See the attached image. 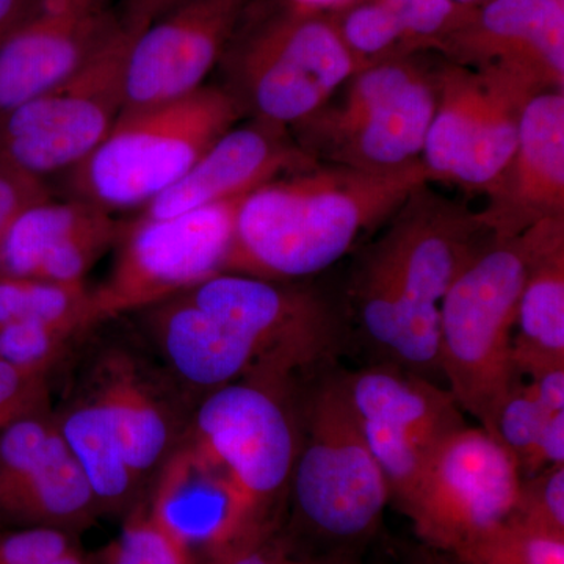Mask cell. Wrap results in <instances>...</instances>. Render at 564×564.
Returning a JSON list of instances; mask_svg holds the SVG:
<instances>
[{
	"instance_id": "23",
	"label": "cell",
	"mask_w": 564,
	"mask_h": 564,
	"mask_svg": "<svg viewBox=\"0 0 564 564\" xmlns=\"http://www.w3.org/2000/svg\"><path fill=\"white\" fill-rule=\"evenodd\" d=\"M148 502L191 552L193 544L221 552L261 530L252 524L225 470L187 434L155 478Z\"/></svg>"
},
{
	"instance_id": "17",
	"label": "cell",
	"mask_w": 564,
	"mask_h": 564,
	"mask_svg": "<svg viewBox=\"0 0 564 564\" xmlns=\"http://www.w3.org/2000/svg\"><path fill=\"white\" fill-rule=\"evenodd\" d=\"M251 0H191L143 29L129 51L121 113L203 87L225 57Z\"/></svg>"
},
{
	"instance_id": "3",
	"label": "cell",
	"mask_w": 564,
	"mask_h": 564,
	"mask_svg": "<svg viewBox=\"0 0 564 564\" xmlns=\"http://www.w3.org/2000/svg\"><path fill=\"white\" fill-rule=\"evenodd\" d=\"M563 239L564 218L538 223L510 239L489 237L441 303V373L459 408L491 436L505 397L521 378L513 332L522 289L538 256Z\"/></svg>"
},
{
	"instance_id": "2",
	"label": "cell",
	"mask_w": 564,
	"mask_h": 564,
	"mask_svg": "<svg viewBox=\"0 0 564 564\" xmlns=\"http://www.w3.org/2000/svg\"><path fill=\"white\" fill-rule=\"evenodd\" d=\"M491 237L478 214L422 187L392 215L352 284L364 333L393 364L441 372L440 310L470 258Z\"/></svg>"
},
{
	"instance_id": "13",
	"label": "cell",
	"mask_w": 564,
	"mask_h": 564,
	"mask_svg": "<svg viewBox=\"0 0 564 564\" xmlns=\"http://www.w3.org/2000/svg\"><path fill=\"white\" fill-rule=\"evenodd\" d=\"M340 377L389 494L408 510L437 448L467 425L462 408L448 389L399 364Z\"/></svg>"
},
{
	"instance_id": "28",
	"label": "cell",
	"mask_w": 564,
	"mask_h": 564,
	"mask_svg": "<svg viewBox=\"0 0 564 564\" xmlns=\"http://www.w3.org/2000/svg\"><path fill=\"white\" fill-rule=\"evenodd\" d=\"M467 564H564V536L507 519L456 549Z\"/></svg>"
},
{
	"instance_id": "20",
	"label": "cell",
	"mask_w": 564,
	"mask_h": 564,
	"mask_svg": "<svg viewBox=\"0 0 564 564\" xmlns=\"http://www.w3.org/2000/svg\"><path fill=\"white\" fill-rule=\"evenodd\" d=\"M478 212L496 239L564 218V90L538 93L522 113L518 147Z\"/></svg>"
},
{
	"instance_id": "14",
	"label": "cell",
	"mask_w": 564,
	"mask_h": 564,
	"mask_svg": "<svg viewBox=\"0 0 564 564\" xmlns=\"http://www.w3.org/2000/svg\"><path fill=\"white\" fill-rule=\"evenodd\" d=\"M521 480L513 455L481 426L466 425L437 448L406 511L423 536L456 551L510 519Z\"/></svg>"
},
{
	"instance_id": "8",
	"label": "cell",
	"mask_w": 564,
	"mask_h": 564,
	"mask_svg": "<svg viewBox=\"0 0 564 564\" xmlns=\"http://www.w3.org/2000/svg\"><path fill=\"white\" fill-rule=\"evenodd\" d=\"M139 33L121 22L79 69L3 115L0 162L44 181L85 161L120 117L126 65Z\"/></svg>"
},
{
	"instance_id": "1",
	"label": "cell",
	"mask_w": 564,
	"mask_h": 564,
	"mask_svg": "<svg viewBox=\"0 0 564 564\" xmlns=\"http://www.w3.org/2000/svg\"><path fill=\"white\" fill-rule=\"evenodd\" d=\"M430 182L422 161L392 170L315 162L267 182L240 204L225 273L284 281L323 272Z\"/></svg>"
},
{
	"instance_id": "37",
	"label": "cell",
	"mask_w": 564,
	"mask_h": 564,
	"mask_svg": "<svg viewBox=\"0 0 564 564\" xmlns=\"http://www.w3.org/2000/svg\"><path fill=\"white\" fill-rule=\"evenodd\" d=\"M191 0H122L121 21L126 28L141 32L155 20Z\"/></svg>"
},
{
	"instance_id": "30",
	"label": "cell",
	"mask_w": 564,
	"mask_h": 564,
	"mask_svg": "<svg viewBox=\"0 0 564 564\" xmlns=\"http://www.w3.org/2000/svg\"><path fill=\"white\" fill-rule=\"evenodd\" d=\"M549 415L552 414L538 402L532 386L518 378L497 414L494 437L513 455L522 478L541 473L538 443Z\"/></svg>"
},
{
	"instance_id": "24",
	"label": "cell",
	"mask_w": 564,
	"mask_h": 564,
	"mask_svg": "<svg viewBox=\"0 0 564 564\" xmlns=\"http://www.w3.org/2000/svg\"><path fill=\"white\" fill-rule=\"evenodd\" d=\"M52 410L63 441L91 486L101 514L131 513L148 499L147 489L126 462L120 434L109 411L90 388L74 377L62 402L57 406L52 404Z\"/></svg>"
},
{
	"instance_id": "21",
	"label": "cell",
	"mask_w": 564,
	"mask_h": 564,
	"mask_svg": "<svg viewBox=\"0 0 564 564\" xmlns=\"http://www.w3.org/2000/svg\"><path fill=\"white\" fill-rule=\"evenodd\" d=\"M121 231L110 212L85 199L32 204L0 243V276L84 282Z\"/></svg>"
},
{
	"instance_id": "9",
	"label": "cell",
	"mask_w": 564,
	"mask_h": 564,
	"mask_svg": "<svg viewBox=\"0 0 564 564\" xmlns=\"http://www.w3.org/2000/svg\"><path fill=\"white\" fill-rule=\"evenodd\" d=\"M347 84L343 102L300 126L311 150L329 163L364 170L422 161L436 110V70L395 58L367 66Z\"/></svg>"
},
{
	"instance_id": "36",
	"label": "cell",
	"mask_w": 564,
	"mask_h": 564,
	"mask_svg": "<svg viewBox=\"0 0 564 564\" xmlns=\"http://www.w3.org/2000/svg\"><path fill=\"white\" fill-rule=\"evenodd\" d=\"M210 564H285L281 555L263 541L261 530L248 533L239 541L218 552Z\"/></svg>"
},
{
	"instance_id": "26",
	"label": "cell",
	"mask_w": 564,
	"mask_h": 564,
	"mask_svg": "<svg viewBox=\"0 0 564 564\" xmlns=\"http://www.w3.org/2000/svg\"><path fill=\"white\" fill-rule=\"evenodd\" d=\"M43 323L85 334L95 328L91 289L84 282L0 276V325Z\"/></svg>"
},
{
	"instance_id": "25",
	"label": "cell",
	"mask_w": 564,
	"mask_h": 564,
	"mask_svg": "<svg viewBox=\"0 0 564 564\" xmlns=\"http://www.w3.org/2000/svg\"><path fill=\"white\" fill-rule=\"evenodd\" d=\"M513 334L516 372L540 377L564 369V239L541 252L530 269Z\"/></svg>"
},
{
	"instance_id": "38",
	"label": "cell",
	"mask_w": 564,
	"mask_h": 564,
	"mask_svg": "<svg viewBox=\"0 0 564 564\" xmlns=\"http://www.w3.org/2000/svg\"><path fill=\"white\" fill-rule=\"evenodd\" d=\"M538 462L541 470L555 464H564V411L545 419L538 443Z\"/></svg>"
},
{
	"instance_id": "32",
	"label": "cell",
	"mask_w": 564,
	"mask_h": 564,
	"mask_svg": "<svg viewBox=\"0 0 564 564\" xmlns=\"http://www.w3.org/2000/svg\"><path fill=\"white\" fill-rule=\"evenodd\" d=\"M403 29L413 54L437 51L445 36L466 21L474 7L455 0H381Z\"/></svg>"
},
{
	"instance_id": "41",
	"label": "cell",
	"mask_w": 564,
	"mask_h": 564,
	"mask_svg": "<svg viewBox=\"0 0 564 564\" xmlns=\"http://www.w3.org/2000/svg\"><path fill=\"white\" fill-rule=\"evenodd\" d=\"M50 564H90L88 563V560L85 558L84 555H82V552H79V549H76V551L69 552V554L61 556V558L55 560V562H52Z\"/></svg>"
},
{
	"instance_id": "34",
	"label": "cell",
	"mask_w": 564,
	"mask_h": 564,
	"mask_svg": "<svg viewBox=\"0 0 564 564\" xmlns=\"http://www.w3.org/2000/svg\"><path fill=\"white\" fill-rule=\"evenodd\" d=\"M51 400V377L24 372L0 359V429Z\"/></svg>"
},
{
	"instance_id": "18",
	"label": "cell",
	"mask_w": 564,
	"mask_h": 564,
	"mask_svg": "<svg viewBox=\"0 0 564 564\" xmlns=\"http://www.w3.org/2000/svg\"><path fill=\"white\" fill-rule=\"evenodd\" d=\"M437 51L456 65L510 74L541 91L564 90V3L489 0Z\"/></svg>"
},
{
	"instance_id": "19",
	"label": "cell",
	"mask_w": 564,
	"mask_h": 564,
	"mask_svg": "<svg viewBox=\"0 0 564 564\" xmlns=\"http://www.w3.org/2000/svg\"><path fill=\"white\" fill-rule=\"evenodd\" d=\"M121 22L111 0H39L0 46V118L79 69Z\"/></svg>"
},
{
	"instance_id": "16",
	"label": "cell",
	"mask_w": 564,
	"mask_h": 564,
	"mask_svg": "<svg viewBox=\"0 0 564 564\" xmlns=\"http://www.w3.org/2000/svg\"><path fill=\"white\" fill-rule=\"evenodd\" d=\"M101 514L55 422L52 400L0 429V530L77 533Z\"/></svg>"
},
{
	"instance_id": "39",
	"label": "cell",
	"mask_w": 564,
	"mask_h": 564,
	"mask_svg": "<svg viewBox=\"0 0 564 564\" xmlns=\"http://www.w3.org/2000/svg\"><path fill=\"white\" fill-rule=\"evenodd\" d=\"M534 397L547 414L564 411V369L551 370L530 381Z\"/></svg>"
},
{
	"instance_id": "43",
	"label": "cell",
	"mask_w": 564,
	"mask_h": 564,
	"mask_svg": "<svg viewBox=\"0 0 564 564\" xmlns=\"http://www.w3.org/2000/svg\"><path fill=\"white\" fill-rule=\"evenodd\" d=\"M455 2L462 3V6L477 7L481 3L489 2V0H455Z\"/></svg>"
},
{
	"instance_id": "44",
	"label": "cell",
	"mask_w": 564,
	"mask_h": 564,
	"mask_svg": "<svg viewBox=\"0 0 564 564\" xmlns=\"http://www.w3.org/2000/svg\"><path fill=\"white\" fill-rule=\"evenodd\" d=\"M285 564H288V563H285Z\"/></svg>"
},
{
	"instance_id": "27",
	"label": "cell",
	"mask_w": 564,
	"mask_h": 564,
	"mask_svg": "<svg viewBox=\"0 0 564 564\" xmlns=\"http://www.w3.org/2000/svg\"><path fill=\"white\" fill-rule=\"evenodd\" d=\"M325 10L359 70L414 55L399 21L381 0H339Z\"/></svg>"
},
{
	"instance_id": "29",
	"label": "cell",
	"mask_w": 564,
	"mask_h": 564,
	"mask_svg": "<svg viewBox=\"0 0 564 564\" xmlns=\"http://www.w3.org/2000/svg\"><path fill=\"white\" fill-rule=\"evenodd\" d=\"M117 541L104 554L101 564H192L191 551L143 500L129 513Z\"/></svg>"
},
{
	"instance_id": "33",
	"label": "cell",
	"mask_w": 564,
	"mask_h": 564,
	"mask_svg": "<svg viewBox=\"0 0 564 564\" xmlns=\"http://www.w3.org/2000/svg\"><path fill=\"white\" fill-rule=\"evenodd\" d=\"M510 518L530 529L564 536V464L522 478L518 505Z\"/></svg>"
},
{
	"instance_id": "12",
	"label": "cell",
	"mask_w": 564,
	"mask_h": 564,
	"mask_svg": "<svg viewBox=\"0 0 564 564\" xmlns=\"http://www.w3.org/2000/svg\"><path fill=\"white\" fill-rule=\"evenodd\" d=\"M79 348L82 366L73 377L109 411L126 462L150 496L155 478L187 433L195 399L148 344L101 337Z\"/></svg>"
},
{
	"instance_id": "6",
	"label": "cell",
	"mask_w": 564,
	"mask_h": 564,
	"mask_svg": "<svg viewBox=\"0 0 564 564\" xmlns=\"http://www.w3.org/2000/svg\"><path fill=\"white\" fill-rule=\"evenodd\" d=\"M299 411L302 441L291 489L300 514L329 536L350 540L370 532L391 494L343 377L323 378Z\"/></svg>"
},
{
	"instance_id": "22",
	"label": "cell",
	"mask_w": 564,
	"mask_h": 564,
	"mask_svg": "<svg viewBox=\"0 0 564 564\" xmlns=\"http://www.w3.org/2000/svg\"><path fill=\"white\" fill-rule=\"evenodd\" d=\"M315 162L291 143L285 129L256 120L225 133L176 184L144 206L140 217L161 220L203 209Z\"/></svg>"
},
{
	"instance_id": "10",
	"label": "cell",
	"mask_w": 564,
	"mask_h": 564,
	"mask_svg": "<svg viewBox=\"0 0 564 564\" xmlns=\"http://www.w3.org/2000/svg\"><path fill=\"white\" fill-rule=\"evenodd\" d=\"M245 196L161 220L139 217L122 226L109 278L91 289L95 326L225 273Z\"/></svg>"
},
{
	"instance_id": "4",
	"label": "cell",
	"mask_w": 564,
	"mask_h": 564,
	"mask_svg": "<svg viewBox=\"0 0 564 564\" xmlns=\"http://www.w3.org/2000/svg\"><path fill=\"white\" fill-rule=\"evenodd\" d=\"M243 113L228 88L207 85L176 101L124 111L101 144L69 170V192L107 212L148 206Z\"/></svg>"
},
{
	"instance_id": "40",
	"label": "cell",
	"mask_w": 564,
	"mask_h": 564,
	"mask_svg": "<svg viewBox=\"0 0 564 564\" xmlns=\"http://www.w3.org/2000/svg\"><path fill=\"white\" fill-rule=\"evenodd\" d=\"M39 0H0V46L31 17Z\"/></svg>"
},
{
	"instance_id": "42",
	"label": "cell",
	"mask_w": 564,
	"mask_h": 564,
	"mask_svg": "<svg viewBox=\"0 0 564 564\" xmlns=\"http://www.w3.org/2000/svg\"><path fill=\"white\" fill-rule=\"evenodd\" d=\"M293 3H300V6L317 7V9H329L334 3L339 0H291Z\"/></svg>"
},
{
	"instance_id": "5",
	"label": "cell",
	"mask_w": 564,
	"mask_h": 564,
	"mask_svg": "<svg viewBox=\"0 0 564 564\" xmlns=\"http://www.w3.org/2000/svg\"><path fill=\"white\" fill-rule=\"evenodd\" d=\"M229 91L256 120L288 129L311 120L359 73L328 11L288 0L229 44Z\"/></svg>"
},
{
	"instance_id": "15",
	"label": "cell",
	"mask_w": 564,
	"mask_h": 564,
	"mask_svg": "<svg viewBox=\"0 0 564 564\" xmlns=\"http://www.w3.org/2000/svg\"><path fill=\"white\" fill-rule=\"evenodd\" d=\"M196 306L228 323L261 355L267 377L293 380L339 348V326L313 293L276 281L220 273L184 291Z\"/></svg>"
},
{
	"instance_id": "11",
	"label": "cell",
	"mask_w": 564,
	"mask_h": 564,
	"mask_svg": "<svg viewBox=\"0 0 564 564\" xmlns=\"http://www.w3.org/2000/svg\"><path fill=\"white\" fill-rule=\"evenodd\" d=\"M540 88L510 74L447 62L436 70V110L422 162L433 181L488 193L518 147L527 104Z\"/></svg>"
},
{
	"instance_id": "35",
	"label": "cell",
	"mask_w": 564,
	"mask_h": 564,
	"mask_svg": "<svg viewBox=\"0 0 564 564\" xmlns=\"http://www.w3.org/2000/svg\"><path fill=\"white\" fill-rule=\"evenodd\" d=\"M50 198V191L43 180L0 162V243L22 210Z\"/></svg>"
},
{
	"instance_id": "31",
	"label": "cell",
	"mask_w": 564,
	"mask_h": 564,
	"mask_svg": "<svg viewBox=\"0 0 564 564\" xmlns=\"http://www.w3.org/2000/svg\"><path fill=\"white\" fill-rule=\"evenodd\" d=\"M82 336L43 323H6L0 325V359L24 372L52 377Z\"/></svg>"
},
{
	"instance_id": "7",
	"label": "cell",
	"mask_w": 564,
	"mask_h": 564,
	"mask_svg": "<svg viewBox=\"0 0 564 564\" xmlns=\"http://www.w3.org/2000/svg\"><path fill=\"white\" fill-rule=\"evenodd\" d=\"M293 380L251 377L215 389L193 408L187 436L225 470L252 524L291 488L302 441Z\"/></svg>"
}]
</instances>
